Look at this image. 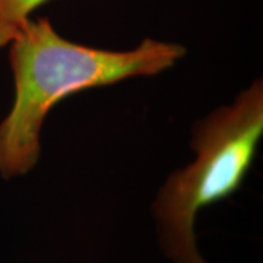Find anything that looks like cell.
Returning <instances> with one entry per match:
<instances>
[{
    "instance_id": "2",
    "label": "cell",
    "mask_w": 263,
    "mask_h": 263,
    "mask_svg": "<svg viewBox=\"0 0 263 263\" xmlns=\"http://www.w3.org/2000/svg\"><path fill=\"white\" fill-rule=\"evenodd\" d=\"M262 136V80L195 123L190 140L195 160L171 174L153 205L161 249L173 263H207L197 249L196 217L238 192Z\"/></svg>"
},
{
    "instance_id": "1",
    "label": "cell",
    "mask_w": 263,
    "mask_h": 263,
    "mask_svg": "<svg viewBox=\"0 0 263 263\" xmlns=\"http://www.w3.org/2000/svg\"><path fill=\"white\" fill-rule=\"evenodd\" d=\"M15 97L0 122V176H25L41 157V133L51 108L80 91L172 68L186 49L146 38L129 50H107L62 37L48 18H28L9 43Z\"/></svg>"
},
{
    "instance_id": "4",
    "label": "cell",
    "mask_w": 263,
    "mask_h": 263,
    "mask_svg": "<svg viewBox=\"0 0 263 263\" xmlns=\"http://www.w3.org/2000/svg\"><path fill=\"white\" fill-rule=\"evenodd\" d=\"M16 31H17V27L15 26L0 24V48L9 45V43L14 38Z\"/></svg>"
},
{
    "instance_id": "3",
    "label": "cell",
    "mask_w": 263,
    "mask_h": 263,
    "mask_svg": "<svg viewBox=\"0 0 263 263\" xmlns=\"http://www.w3.org/2000/svg\"><path fill=\"white\" fill-rule=\"evenodd\" d=\"M51 0H0V24L18 27L31 14Z\"/></svg>"
}]
</instances>
